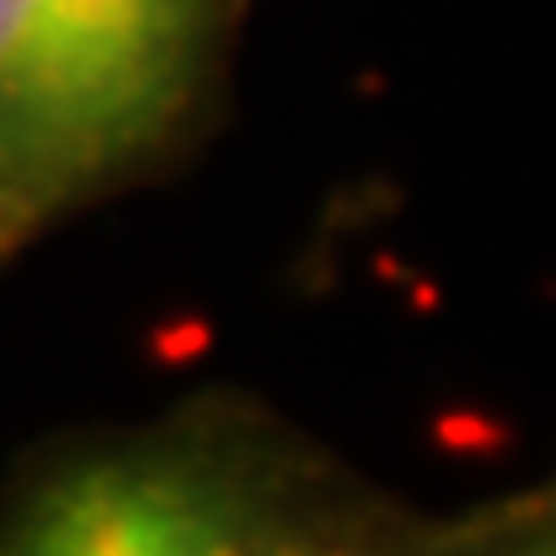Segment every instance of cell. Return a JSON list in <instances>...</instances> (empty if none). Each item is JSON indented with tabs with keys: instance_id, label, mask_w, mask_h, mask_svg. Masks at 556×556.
Wrapping results in <instances>:
<instances>
[{
	"instance_id": "6da1fadb",
	"label": "cell",
	"mask_w": 556,
	"mask_h": 556,
	"mask_svg": "<svg viewBox=\"0 0 556 556\" xmlns=\"http://www.w3.org/2000/svg\"><path fill=\"white\" fill-rule=\"evenodd\" d=\"M0 556H407L340 464L258 417L191 413L99 438L26 479Z\"/></svg>"
},
{
	"instance_id": "3957f363",
	"label": "cell",
	"mask_w": 556,
	"mask_h": 556,
	"mask_svg": "<svg viewBox=\"0 0 556 556\" xmlns=\"http://www.w3.org/2000/svg\"><path fill=\"white\" fill-rule=\"evenodd\" d=\"M438 556H556V505H541V510H531V516L505 520V526H495V531L458 541L454 552H438Z\"/></svg>"
},
{
	"instance_id": "277c9868",
	"label": "cell",
	"mask_w": 556,
	"mask_h": 556,
	"mask_svg": "<svg viewBox=\"0 0 556 556\" xmlns=\"http://www.w3.org/2000/svg\"><path fill=\"white\" fill-rule=\"evenodd\" d=\"M0 248H5V242H0Z\"/></svg>"
},
{
	"instance_id": "7a4b0ae2",
	"label": "cell",
	"mask_w": 556,
	"mask_h": 556,
	"mask_svg": "<svg viewBox=\"0 0 556 556\" xmlns=\"http://www.w3.org/2000/svg\"><path fill=\"white\" fill-rule=\"evenodd\" d=\"M227 26L232 0H0V242L170 150Z\"/></svg>"
}]
</instances>
